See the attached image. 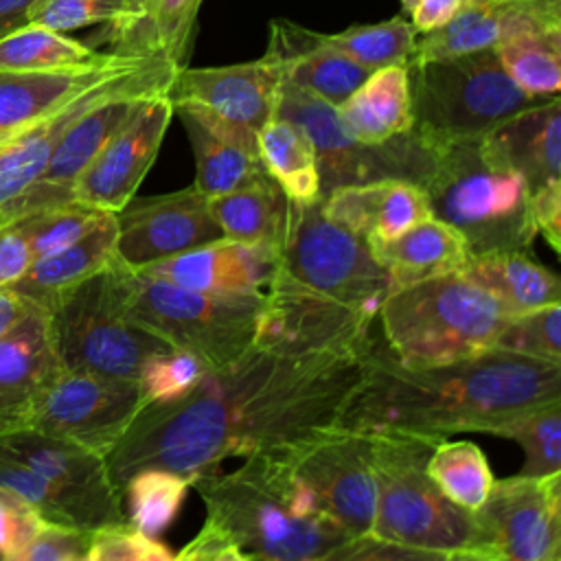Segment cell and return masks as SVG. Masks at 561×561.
I'll return each instance as SVG.
<instances>
[{
    "instance_id": "6da1fadb",
    "label": "cell",
    "mask_w": 561,
    "mask_h": 561,
    "mask_svg": "<svg viewBox=\"0 0 561 561\" xmlns=\"http://www.w3.org/2000/svg\"><path fill=\"white\" fill-rule=\"evenodd\" d=\"M377 342L359 353L309 357L252 346L232 364L208 370L182 399L147 403L105 456L114 486L121 493L145 469H164L191 482L226 458L276 454L335 425Z\"/></svg>"
},
{
    "instance_id": "7a4b0ae2",
    "label": "cell",
    "mask_w": 561,
    "mask_h": 561,
    "mask_svg": "<svg viewBox=\"0 0 561 561\" xmlns=\"http://www.w3.org/2000/svg\"><path fill=\"white\" fill-rule=\"evenodd\" d=\"M554 401H561L559 364L484 351L451 364L408 368L379 340L335 425L436 438L456 432L495 434L517 414Z\"/></svg>"
},
{
    "instance_id": "3957f363",
    "label": "cell",
    "mask_w": 561,
    "mask_h": 561,
    "mask_svg": "<svg viewBox=\"0 0 561 561\" xmlns=\"http://www.w3.org/2000/svg\"><path fill=\"white\" fill-rule=\"evenodd\" d=\"M217 526L248 561H318L351 535L311 497L278 454L248 456L232 471L191 480Z\"/></svg>"
},
{
    "instance_id": "277c9868",
    "label": "cell",
    "mask_w": 561,
    "mask_h": 561,
    "mask_svg": "<svg viewBox=\"0 0 561 561\" xmlns=\"http://www.w3.org/2000/svg\"><path fill=\"white\" fill-rule=\"evenodd\" d=\"M440 440L405 432L370 434L375 473L370 533L436 552L493 550L476 511L454 504L427 473V458Z\"/></svg>"
},
{
    "instance_id": "5b68a950",
    "label": "cell",
    "mask_w": 561,
    "mask_h": 561,
    "mask_svg": "<svg viewBox=\"0 0 561 561\" xmlns=\"http://www.w3.org/2000/svg\"><path fill=\"white\" fill-rule=\"evenodd\" d=\"M504 318L497 300L460 272L397 287L377 311L388 353L408 368L491 351Z\"/></svg>"
},
{
    "instance_id": "8992f818",
    "label": "cell",
    "mask_w": 561,
    "mask_h": 561,
    "mask_svg": "<svg viewBox=\"0 0 561 561\" xmlns=\"http://www.w3.org/2000/svg\"><path fill=\"white\" fill-rule=\"evenodd\" d=\"M423 191L432 217L451 226L471 256L526 252L537 237L528 184L517 171L489 162L478 140L438 149Z\"/></svg>"
},
{
    "instance_id": "52a82bcc",
    "label": "cell",
    "mask_w": 561,
    "mask_h": 561,
    "mask_svg": "<svg viewBox=\"0 0 561 561\" xmlns=\"http://www.w3.org/2000/svg\"><path fill=\"white\" fill-rule=\"evenodd\" d=\"M123 311L140 329L202 359L210 370L254 346L263 294H213L186 289L114 259Z\"/></svg>"
},
{
    "instance_id": "ba28073f",
    "label": "cell",
    "mask_w": 561,
    "mask_h": 561,
    "mask_svg": "<svg viewBox=\"0 0 561 561\" xmlns=\"http://www.w3.org/2000/svg\"><path fill=\"white\" fill-rule=\"evenodd\" d=\"M412 134L430 151L480 140L513 114L546 99L528 96L493 48L408 64Z\"/></svg>"
},
{
    "instance_id": "9c48e42d",
    "label": "cell",
    "mask_w": 561,
    "mask_h": 561,
    "mask_svg": "<svg viewBox=\"0 0 561 561\" xmlns=\"http://www.w3.org/2000/svg\"><path fill=\"white\" fill-rule=\"evenodd\" d=\"M278 270L307 289L373 318L392 289L390 276L370 245L333 221L324 213L322 199L289 202Z\"/></svg>"
},
{
    "instance_id": "30bf717a",
    "label": "cell",
    "mask_w": 561,
    "mask_h": 561,
    "mask_svg": "<svg viewBox=\"0 0 561 561\" xmlns=\"http://www.w3.org/2000/svg\"><path fill=\"white\" fill-rule=\"evenodd\" d=\"M48 316L66 373L138 379L149 355L167 346L123 311L114 261L66 294Z\"/></svg>"
},
{
    "instance_id": "8fae6325",
    "label": "cell",
    "mask_w": 561,
    "mask_h": 561,
    "mask_svg": "<svg viewBox=\"0 0 561 561\" xmlns=\"http://www.w3.org/2000/svg\"><path fill=\"white\" fill-rule=\"evenodd\" d=\"M276 116L294 121L309 134L318 153L322 197L340 186L375 180H408L423 188L434 169V151L412 131L386 145H362L342 129L333 105L294 85H280Z\"/></svg>"
},
{
    "instance_id": "7c38bea8",
    "label": "cell",
    "mask_w": 561,
    "mask_h": 561,
    "mask_svg": "<svg viewBox=\"0 0 561 561\" xmlns=\"http://www.w3.org/2000/svg\"><path fill=\"white\" fill-rule=\"evenodd\" d=\"M178 70L169 61L151 59L127 85L79 114L59 136L42 175L9 206L2 228L31 213L72 202V186L83 169L147 96L171 88Z\"/></svg>"
},
{
    "instance_id": "4fadbf2b",
    "label": "cell",
    "mask_w": 561,
    "mask_h": 561,
    "mask_svg": "<svg viewBox=\"0 0 561 561\" xmlns=\"http://www.w3.org/2000/svg\"><path fill=\"white\" fill-rule=\"evenodd\" d=\"M375 322L377 318L307 289L276 267L263 291L254 346L285 357L359 353L377 340Z\"/></svg>"
},
{
    "instance_id": "5bb4252c",
    "label": "cell",
    "mask_w": 561,
    "mask_h": 561,
    "mask_svg": "<svg viewBox=\"0 0 561 561\" xmlns=\"http://www.w3.org/2000/svg\"><path fill=\"white\" fill-rule=\"evenodd\" d=\"M276 454L342 530L351 537L370 533L375 515L370 434L329 425Z\"/></svg>"
},
{
    "instance_id": "9a60e30c",
    "label": "cell",
    "mask_w": 561,
    "mask_h": 561,
    "mask_svg": "<svg viewBox=\"0 0 561 561\" xmlns=\"http://www.w3.org/2000/svg\"><path fill=\"white\" fill-rule=\"evenodd\" d=\"M145 405L147 399L136 379L64 370L26 430L107 456Z\"/></svg>"
},
{
    "instance_id": "2e32d148",
    "label": "cell",
    "mask_w": 561,
    "mask_h": 561,
    "mask_svg": "<svg viewBox=\"0 0 561 561\" xmlns=\"http://www.w3.org/2000/svg\"><path fill=\"white\" fill-rule=\"evenodd\" d=\"M0 443L50 484L70 528L96 533L127 524L105 456L33 430L2 434Z\"/></svg>"
},
{
    "instance_id": "e0dca14e",
    "label": "cell",
    "mask_w": 561,
    "mask_h": 561,
    "mask_svg": "<svg viewBox=\"0 0 561 561\" xmlns=\"http://www.w3.org/2000/svg\"><path fill=\"white\" fill-rule=\"evenodd\" d=\"M476 517L500 561H561V473L493 480Z\"/></svg>"
},
{
    "instance_id": "ac0fdd59",
    "label": "cell",
    "mask_w": 561,
    "mask_h": 561,
    "mask_svg": "<svg viewBox=\"0 0 561 561\" xmlns=\"http://www.w3.org/2000/svg\"><path fill=\"white\" fill-rule=\"evenodd\" d=\"M114 217L116 261L129 270H142L224 239L208 197L195 186L140 199L131 197Z\"/></svg>"
},
{
    "instance_id": "d6986e66",
    "label": "cell",
    "mask_w": 561,
    "mask_h": 561,
    "mask_svg": "<svg viewBox=\"0 0 561 561\" xmlns=\"http://www.w3.org/2000/svg\"><path fill=\"white\" fill-rule=\"evenodd\" d=\"M171 118L169 90L147 96L77 178L72 202L118 213L136 195L151 169Z\"/></svg>"
},
{
    "instance_id": "ffe728a7",
    "label": "cell",
    "mask_w": 561,
    "mask_h": 561,
    "mask_svg": "<svg viewBox=\"0 0 561 561\" xmlns=\"http://www.w3.org/2000/svg\"><path fill=\"white\" fill-rule=\"evenodd\" d=\"M50 316L28 302L24 313L0 335V436L26 430L44 394L61 377Z\"/></svg>"
},
{
    "instance_id": "44dd1931",
    "label": "cell",
    "mask_w": 561,
    "mask_h": 561,
    "mask_svg": "<svg viewBox=\"0 0 561 561\" xmlns=\"http://www.w3.org/2000/svg\"><path fill=\"white\" fill-rule=\"evenodd\" d=\"M283 77L278 61L263 57L215 68H180L169 88L171 101H186L213 114L259 131L276 116Z\"/></svg>"
},
{
    "instance_id": "7402d4cb",
    "label": "cell",
    "mask_w": 561,
    "mask_h": 561,
    "mask_svg": "<svg viewBox=\"0 0 561 561\" xmlns=\"http://www.w3.org/2000/svg\"><path fill=\"white\" fill-rule=\"evenodd\" d=\"M537 28H561V0H462L445 26L416 37L410 64L495 48Z\"/></svg>"
},
{
    "instance_id": "603a6c76",
    "label": "cell",
    "mask_w": 561,
    "mask_h": 561,
    "mask_svg": "<svg viewBox=\"0 0 561 561\" xmlns=\"http://www.w3.org/2000/svg\"><path fill=\"white\" fill-rule=\"evenodd\" d=\"M171 103L191 140L195 158L193 186L202 195L217 197L267 175L259 156L256 131L230 123L202 105Z\"/></svg>"
},
{
    "instance_id": "cb8c5ba5",
    "label": "cell",
    "mask_w": 561,
    "mask_h": 561,
    "mask_svg": "<svg viewBox=\"0 0 561 561\" xmlns=\"http://www.w3.org/2000/svg\"><path fill=\"white\" fill-rule=\"evenodd\" d=\"M278 267L274 250L217 239L138 272L167 283L213 294H263Z\"/></svg>"
},
{
    "instance_id": "d4e9b609",
    "label": "cell",
    "mask_w": 561,
    "mask_h": 561,
    "mask_svg": "<svg viewBox=\"0 0 561 561\" xmlns=\"http://www.w3.org/2000/svg\"><path fill=\"white\" fill-rule=\"evenodd\" d=\"M478 147L482 156L500 167L517 171L530 193L561 182V101L550 96L530 105L491 131Z\"/></svg>"
},
{
    "instance_id": "484cf974",
    "label": "cell",
    "mask_w": 561,
    "mask_h": 561,
    "mask_svg": "<svg viewBox=\"0 0 561 561\" xmlns=\"http://www.w3.org/2000/svg\"><path fill=\"white\" fill-rule=\"evenodd\" d=\"M265 53L278 61L283 83L333 107L342 105L373 72L327 46L320 33L287 20H274L270 24Z\"/></svg>"
},
{
    "instance_id": "4316f807",
    "label": "cell",
    "mask_w": 561,
    "mask_h": 561,
    "mask_svg": "<svg viewBox=\"0 0 561 561\" xmlns=\"http://www.w3.org/2000/svg\"><path fill=\"white\" fill-rule=\"evenodd\" d=\"M324 213L368 245L390 241L432 217L425 191L408 180L340 186L322 197Z\"/></svg>"
},
{
    "instance_id": "83f0119b",
    "label": "cell",
    "mask_w": 561,
    "mask_h": 561,
    "mask_svg": "<svg viewBox=\"0 0 561 561\" xmlns=\"http://www.w3.org/2000/svg\"><path fill=\"white\" fill-rule=\"evenodd\" d=\"M149 57L112 55L81 68L55 72H0V131L22 129L48 116L77 94L147 64Z\"/></svg>"
},
{
    "instance_id": "f1b7e54d",
    "label": "cell",
    "mask_w": 561,
    "mask_h": 561,
    "mask_svg": "<svg viewBox=\"0 0 561 561\" xmlns=\"http://www.w3.org/2000/svg\"><path fill=\"white\" fill-rule=\"evenodd\" d=\"M147 64H142L140 68H136L131 72L112 77V79L77 94L75 99L64 103L61 107H57L48 116L39 118L37 123L28 125L26 129H22L11 142L0 147V228H2V219H4V213L9 210V206L46 169L48 158H50L59 136L64 134V129L79 114H83L88 107H92L96 101H101L103 96H107V94L121 90L123 85H127Z\"/></svg>"
},
{
    "instance_id": "f546056e",
    "label": "cell",
    "mask_w": 561,
    "mask_h": 561,
    "mask_svg": "<svg viewBox=\"0 0 561 561\" xmlns=\"http://www.w3.org/2000/svg\"><path fill=\"white\" fill-rule=\"evenodd\" d=\"M114 259L116 217L107 213L75 243L35 259L11 291L50 311L66 294L103 272Z\"/></svg>"
},
{
    "instance_id": "4dcf8cb0",
    "label": "cell",
    "mask_w": 561,
    "mask_h": 561,
    "mask_svg": "<svg viewBox=\"0 0 561 561\" xmlns=\"http://www.w3.org/2000/svg\"><path fill=\"white\" fill-rule=\"evenodd\" d=\"M342 129L362 145H386L412 131V90L408 64L373 70L335 107Z\"/></svg>"
},
{
    "instance_id": "1f68e13d",
    "label": "cell",
    "mask_w": 561,
    "mask_h": 561,
    "mask_svg": "<svg viewBox=\"0 0 561 561\" xmlns=\"http://www.w3.org/2000/svg\"><path fill=\"white\" fill-rule=\"evenodd\" d=\"M370 250L386 267L392 289L460 272L471 256L465 239L436 217L414 224L390 241L373 243Z\"/></svg>"
},
{
    "instance_id": "d6a6232c",
    "label": "cell",
    "mask_w": 561,
    "mask_h": 561,
    "mask_svg": "<svg viewBox=\"0 0 561 561\" xmlns=\"http://www.w3.org/2000/svg\"><path fill=\"white\" fill-rule=\"evenodd\" d=\"M460 274L493 296L506 316L561 302L559 278L526 252L469 256Z\"/></svg>"
},
{
    "instance_id": "836d02e7",
    "label": "cell",
    "mask_w": 561,
    "mask_h": 561,
    "mask_svg": "<svg viewBox=\"0 0 561 561\" xmlns=\"http://www.w3.org/2000/svg\"><path fill=\"white\" fill-rule=\"evenodd\" d=\"M208 206L226 239L263 245L278 256L287 230L289 199L270 175L208 197Z\"/></svg>"
},
{
    "instance_id": "e575fe53",
    "label": "cell",
    "mask_w": 561,
    "mask_h": 561,
    "mask_svg": "<svg viewBox=\"0 0 561 561\" xmlns=\"http://www.w3.org/2000/svg\"><path fill=\"white\" fill-rule=\"evenodd\" d=\"M259 156L265 173L289 202L322 199L318 153L309 134L289 118L274 116L256 131Z\"/></svg>"
},
{
    "instance_id": "d590c367",
    "label": "cell",
    "mask_w": 561,
    "mask_h": 561,
    "mask_svg": "<svg viewBox=\"0 0 561 561\" xmlns=\"http://www.w3.org/2000/svg\"><path fill=\"white\" fill-rule=\"evenodd\" d=\"M202 0H151L140 20L110 39L116 55L149 57L184 68Z\"/></svg>"
},
{
    "instance_id": "8d00e7d4",
    "label": "cell",
    "mask_w": 561,
    "mask_h": 561,
    "mask_svg": "<svg viewBox=\"0 0 561 561\" xmlns=\"http://www.w3.org/2000/svg\"><path fill=\"white\" fill-rule=\"evenodd\" d=\"M114 53H99L66 33L39 24H22L0 37V72H55L81 70L110 59Z\"/></svg>"
},
{
    "instance_id": "74e56055",
    "label": "cell",
    "mask_w": 561,
    "mask_h": 561,
    "mask_svg": "<svg viewBox=\"0 0 561 561\" xmlns=\"http://www.w3.org/2000/svg\"><path fill=\"white\" fill-rule=\"evenodd\" d=\"M511 81L528 96L550 99L561 88V28L517 33L495 48Z\"/></svg>"
},
{
    "instance_id": "f35d334b",
    "label": "cell",
    "mask_w": 561,
    "mask_h": 561,
    "mask_svg": "<svg viewBox=\"0 0 561 561\" xmlns=\"http://www.w3.org/2000/svg\"><path fill=\"white\" fill-rule=\"evenodd\" d=\"M191 482L164 469L134 473L121 489L127 524L138 533L158 539L175 519Z\"/></svg>"
},
{
    "instance_id": "ab89813d",
    "label": "cell",
    "mask_w": 561,
    "mask_h": 561,
    "mask_svg": "<svg viewBox=\"0 0 561 561\" xmlns=\"http://www.w3.org/2000/svg\"><path fill=\"white\" fill-rule=\"evenodd\" d=\"M427 473L454 504L467 511H478L493 486L486 456L469 440L443 438L427 458Z\"/></svg>"
},
{
    "instance_id": "60d3db41",
    "label": "cell",
    "mask_w": 561,
    "mask_h": 561,
    "mask_svg": "<svg viewBox=\"0 0 561 561\" xmlns=\"http://www.w3.org/2000/svg\"><path fill=\"white\" fill-rule=\"evenodd\" d=\"M322 42L368 70L410 64L419 33L408 20L394 15L377 24H357L340 33H320Z\"/></svg>"
},
{
    "instance_id": "b9f144b4",
    "label": "cell",
    "mask_w": 561,
    "mask_h": 561,
    "mask_svg": "<svg viewBox=\"0 0 561 561\" xmlns=\"http://www.w3.org/2000/svg\"><path fill=\"white\" fill-rule=\"evenodd\" d=\"M493 436L515 440L524 451L519 476L548 478L561 473V401L537 405L502 423Z\"/></svg>"
},
{
    "instance_id": "7bdbcfd3",
    "label": "cell",
    "mask_w": 561,
    "mask_h": 561,
    "mask_svg": "<svg viewBox=\"0 0 561 561\" xmlns=\"http://www.w3.org/2000/svg\"><path fill=\"white\" fill-rule=\"evenodd\" d=\"M136 20L134 0H35L26 11V24H39L57 33L107 24V42L125 33Z\"/></svg>"
},
{
    "instance_id": "ee69618b",
    "label": "cell",
    "mask_w": 561,
    "mask_h": 561,
    "mask_svg": "<svg viewBox=\"0 0 561 561\" xmlns=\"http://www.w3.org/2000/svg\"><path fill=\"white\" fill-rule=\"evenodd\" d=\"M491 351L561 366V305L506 316Z\"/></svg>"
},
{
    "instance_id": "f6af8a7d",
    "label": "cell",
    "mask_w": 561,
    "mask_h": 561,
    "mask_svg": "<svg viewBox=\"0 0 561 561\" xmlns=\"http://www.w3.org/2000/svg\"><path fill=\"white\" fill-rule=\"evenodd\" d=\"M103 215L107 213L85 206L81 202H68V204L31 213L26 217H20L13 224L26 237L33 252V261H35L39 256L53 254L75 243L77 239H81L92 226L99 224Z\"/></svg>"
},
{
    "instance_id": "bcb514c9",
    "label": "cell",
    "mask_w": 561,
    "mask_h": 561,
    "mask_svg": "<svg viewBox=\"0 0 561 561\" xmlns=\"http://www.w3.org/2000/svg\"><path fill=\"white\" fill-rule=\"evenodd\" d=\"M210 368L193 353L164 346L149 355L138 373L140 390L147 403H164L182 399L191 392Z\"/></svg>"
},
{
    "instance_id": "7dc6e473",
    "label": "cell",
    "mask_w": 561,
    "mask_h": 561,
    "mask_svg": "<svg viewBox=\"0 0 561 561\" xmlns=\"http://www.w3.org/2000/svg\"><path fill=\"white\" fill-rule=\"evenodd\" d=\"M88 554L92 561H173V554L167 546L138 533L129 524L92 533Z\"/></svg>"
},
{
    "instance_id": "c3c4849f",
    "label": "cell",
    "mask_w": 561,
    "mask_h": 561,
    "mask_svg": "<svg viewBox=\"0 0 561 561\" xmlns=\"http://www.w3.org/2000/svg\"><path fill=\"white\" fill-rule=\"evenodd\" d=\"M447 554L449 552L412 548L373 533H362L333 546L318 561H443Z\"/></svg>"
},
{
    "instance_id": "681fc988",
    "label": "cell",
    "mask_w": 561,
    "mask_h": 561,
    "mask_svg": "<svg viewBox=\"0 0 561 561\" xmlns=\"http://www.w3.org/2000/svg\"><path fill=\"white\" fill-rule=\"evenodd\" d=\"M92 533L46 524L20 550L4 554L2 561H79L88 554Z\"/></svg>"
},
{
    "instance_id": "f907efd6",
    "label": "cell",
    "mask_w": 561,
    "mask_h": 561,
    "mask_svg": "<svg viewBox=\"0 0 561 561\" xmlns=\"http://www.w3.org/2000/svg\"><path fill=\"white\" fill-rule=\"evenodd\" d=\"M46 522L18 493L0 486V554H11L28 543Z\"/></svg>"
},
{
    "instance_id": "816d5d0a",
    "label": "cell",
    "mask_w": 561,
    "mask_h": 561,
    "mask_svg": "<svg viewBox=\"0 0 561 561\" xmlns=\"http://www.w3.org/2000/svg\"><path fill=\"white\" fill-rule=\"evenodd\" d=\"M173 561H248L243 552L210 522L173 557Z\"/></svg>"
},
{
    "instance_id": "f5cc1de1",
    "label": "cell",
    "mask_w": 561,
    "mask_h": 561,
    "mask_svg": "<svg viewBox=\"0 0 561 561\" xmlns=\"http://www.w3.org/2000/svg\"><path fill=\"white\" fill-rule=\"evenodd\" d=\"M33 252L15 224L0 228V289H11L31 267Z\"/></svg>"
},
{
    "instance_id": "db71d44e",
    "label": "cell",
    "mask_w": 561,
    "mask_h": 561,
    "mask_svg": "<svg viewBox=\"0 0 561 561\" xmlns=\"http://www.w3.org/2000/svg\"><path fill=\"white\" fill-rule=\"evenodd\" d=\"M530 208L537 234L541 232L554 252H561V182L530 193Z\"/></svg>"
},
{
    "instance_id": "11a10c76",
    "label": "cell",
    "mask_w": 561,
    "mask_h": 561,
    "mask_svg": "<svg viewBox=\"0 0 561 561\" xmlns=\"http://www.w3.org/2000/svg\"><path fill=\"white\" fill-rule=\"evenodd\" d=\"M460 4H462V0H419L414 11L410 13V18H412L410 24L421 35L432 33V31L445 26L456 15Z\"/></svg>"
},
{
    "instance_id": "9f6ffc18",
    "label": "cell",
    "mask_w": 561,
    "mask_h": 561,
    "mask_svg": "<svg viewBox=\"0 0 561 561\" xmlns=\"http://www.w3.org/2000/svg\"><path fill=\"white\" fill-rule=\"evenodd\" d=\"M35 0H0V37L26 24V11Z\"/></svg>"
},
{
    "instance_id": "6f0895ef",
    "label": "cell",
    "mask_w": 561,
    "mask_h": 561,
    "mask_svg": "<svg viewBox=\"0 0 561 561\" xmlns=\"http://www.w3.org/2000/svg\"><path fill=\"white\" fill-rule=\"evenodd\" d=\"M28 300L18 296L11 289H0V335L13 327V322L24 313Z\"/></svg>"
},
{
    "instance_id": "680465c9",
    "label": "cell",
    "mask_w": 561,
    "mask_h": 561,
    "mask_svg": "<svg viewBox=\"0 0 561 561\" xmlns=\"http://www.w3.org/2000/svg\"><path fill=\"white\" fill-rule=\"evenodd\" d=\"M443 561H500V557L493 550H458L449 552Z\"/></svg>"
},
{
    "instance_id": "91938a15",
    "label": "cell",
    "mask_w": 561,
    "mask_h": 561,
    "mask_svg": "<svg viewBox=\"0 0 561 561\" xmlns=\"http://www.w3.org/2000/svg\"><path fill=\"white\" fill-rule=\"evenodd\" d=\"M22 129H26V127H22ZM22 129H7V131H0V147L7 145V142H11Z\"/></svg>"
},
{
    "instance_id": "94428289",
    "label": "cell",
    "mask_w": 561,
    "mask_h": 561,
    "mask_svg": "<svg viewBox=\"0 0 561 561\" xmlns=\"http://www.w3.org/2000/svg\"><path fill=\"white\" fill-rule=\"evenodd\" d=\"M149 2H151V0H134V4H136V9H138V20H140V15L147 11ZM138 20H136V22H138ZM136 22H134V24H136ZM134 24H131V26H134ZM131 26H129V28H131ZM112 39H114V37H112Z\"/></svg>"
},
{
    "instance_id": "6125c7cd",
    "label": "cell",
    "mask_w": 561,
    "mask_h": 561,
    "mask_svg": "<svg viewBox=\"0 0 561 561\" xmlns=\"http://www.w3.org/2000/svg\"><path fill=\"white\" fill-rule=\"evenodd\" d=\"M416 2H419V0H401V7H403V9H405V13H408V15H410V13H412V11H414V7H416Z\"/></svg>"
},
{
    "instance_id": "be15d7a7",
    "label": "cell",
    "mask_w": 561,
    "mask_h": 561,
    "mask_svg": "<svg viewBox=\"0 0 561 561\" xmlns=\"http://www.w3.org/2000/svg\"><path fill=\"white\" fill-rule=\"evenodd\" d=\"M79 561H92V559H90V554H85V557H83V559H79Z\"/></svg>"
},
{
    "instance_id": "e7e4bbea",
    "label": "cell",
    "mask_w": 561,
    "mask_h": 561,
    "mask_svg": "<svg viewBox=\"0 0 561 561\" xmlns=\"http://www.w3.org/2000/svg\"><path fill=\"white\" fill-rule=\"evenodd\" d=\"M0 561H2V554H0Z\"/></svg>"
}]
</instances>
